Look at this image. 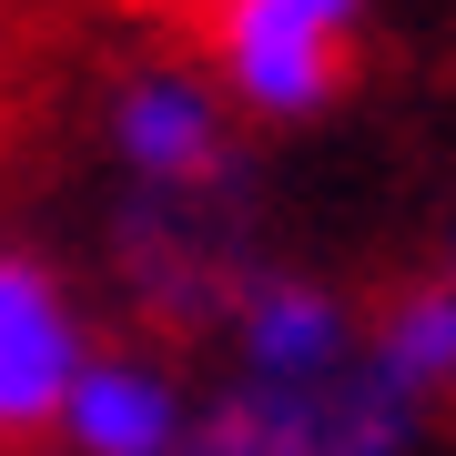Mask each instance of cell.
Returning <instances> with one entry per match:
<instances>
[{
  "label": "cell",
  "instance_id": "obj_8",
  "mask_svg": "<svg viewBox=\"0 0 456 456\" xmlns=\"http://www.w3.org/2000/svg\"><path fill=\"white\" fill-rule=\"evenodd\" d=\"M365 365L386 375L395 395H416L426 416L456 395V284L436 274V264L365 305Z\"/></svg>",
  "mask_w": 456,
  "mask_h": 456
},
{
  "label": "cell",
  "instance_id": "obj_9",
  "mask_svg": "<svg viewBox=\"0 0 456 456\" xmlns=\"http://www.w3.org/2000/svg\"><path fill=\"white\" fill-rule=\"evenodd\" d=\"M436 274L456 284V213H446V244H436Z\"/></svg>",
  "mask_w": 456,
  "mask_h": 456
},
{
  "label": "cell",
  "instance_id": "obj_4",
  "mask_svg": "<svg viewBox=\"0 0 456 456\" xmlns=\"http://www.w3.org/2000/svg\"><path fill=\"white\" fill-rule=\"evenodd\" d=\"M426 406L395 395L365 355L325 386H203L193 446L183 456H416Z\"/></svg>",
  "mask_w": 456,
  "mask_h": 456
},
{
  "label": "cell",
  "instance_id": "obj_2",
  "mask_svg": "<svg viewBox=\"0 0 456 456\" xmlns=\"http://www.w3.org/2000/svg\"><path fill=\"white\" fill-rule=\"evenodd\" d=\"M92 142L112 193H233L254 183L244 122H233L224 82L203 71V51H132L92 102Z\"/></svg>",
  "mask_w": 456,
  "mask_h": 456
},
{
  "label": "cell",
  "instance_id": "obj_3",
  "mask_svg": "<svg viewBox=\"0 0 456 456\" xmlns=\"http://www.w3.org/2000/svg\"><path fill=\"white\" fill-rule=\"evenodd\" d=\"M375 0H203V71L244 132H305L355 82Z\"/></svg>",
  "mask_w": 456,
  "mask_h": 456
},
{
  "label": "cell",
  "instance_id": "obj_5",
  "mask_svg": "<svg viewBox=\"0 0 456 456\" xmlns=\"http://www.w3.org/2000/svg\"><path fill=\"white\" fill-rule=\"evenodd\" d=\"M92 305L41 244H0V456L51 446L71 386L92 365Z\"/></svg>",
  "mask_w": 456,
  "mask_h": 456
},
{
  "label": "cell",
  "instance_id": "obj_7",
  "mask_svg": "<svg viewBox=\"0 0 456 456\" xmlns=\"http://www.w3.org/2000/svg\"><path fill=\"white\" fill-rule=\"evenodd\" d=\"M193 416H203V386L163 345H92L51 446L61 456H183L193 446Z\"/></svg>",
  "mask_w": 456,
  "mask_h": 456
},
{
  "label": "cell",
  "instance_id": "obj_1",
  "mask_svg": "<svg viewBox=\"0 0 456 456\" xmlns=\"http://www.w3.org/2000/svg\"><path fill=\"white\" fill-rule=\"evenodd\" d=\"M102 274L152 335H224L233 294L264 274V183L233 193H112Z\"/></svg>",
  "mask_w": 456,
  "mask_h": 456
},
{
  "label": "cell",
  "instance_id": "obj_6",
  "mask_svg": "<svg viewBox=\"0 0 456 456\" xmlns=\"http://www.w3.org/2000/svg\"><path fill=\"white\" fill-rule=\"evenodd\" d=\"M213 345H224L233 386H325V375H345L365 355V305L335 274H314V264L264 254V274L233 294Z\"/></svg>",
  "mask_w": 456,
  "mask_h": 456
}]
</instances>
